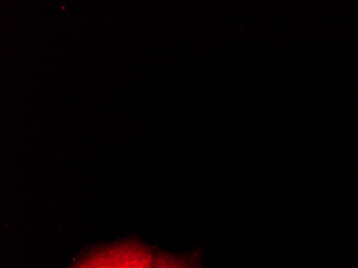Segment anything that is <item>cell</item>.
Masks as SVG:
<instances>
[{"label":"cell","instance_id":"6da1fadb","mask_svg":"<svg viewBox=\"0 0 358 268\" xmlns=\"http://www.w3.org/2000/svg\"><path fill=\"white\" fill-rule=\"evenodd\" d=\"M152 249L134 241L94 250L71 268H152Z\"/></svg>","mask_w":358,"mask_h":268},{"label":"cell","instance_id":"7a4b0ae2","mask_svg":"<svg viewBox=\"0 0 358 268\" xmlns=\"http://www.w3.org/2000/svg\"><path fill=\"white\" fill-rule=\"evenodd\" d=\"M152 268H201L198 260L192 257H176L168 253H159L155 255Z\"/></svg>","mask_w":358,"mask_h":268}]
</instances>
